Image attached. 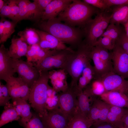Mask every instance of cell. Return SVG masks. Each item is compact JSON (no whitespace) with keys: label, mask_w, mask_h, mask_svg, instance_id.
<instances>
[{"label":"cell","mask_w":128,"mask_h":128,"mask_svg":"<svg viewBox=\"0 0 128 128\" xmlns=\"http://www.w3.org/2000/svg\"><path fill=\"white\" fill-rule=\"evenodd\" d=\"M38 26L42 31L54 36L64 44L77 48L82 41V30L62 22L57 17L41 21Z\"/></svg>","instance_id":"obj_1"},{"label":"cell","mask_w":128,"mask_h":128,"mask_svg":"<svg viewBox=\"0 0 128 128\" xmlns=\"http://www.w3.org/2000/svg\"><path fill=\"white\" fill-rule=\"evenodd\" d=\"M99 12L98 9L79 0H73L71 3L57 17L72 26L83 27L95 14Z\"/></svg>","instance_id":"obj_2"},{"label":"cell","mask_w":128,"mask_h":128,"mask_svg":"<svg viewBox=\"0 0 128 128\" xmlns=\"http://www.w3.org/2000/svg\"><path fill=\"white\" fill-rule=\"evenodd\" d=\"M83 41L78 46L76 50L71 52L64 69L71 78L70 85L78 88L79 78L85 67L91 60L92 48Z\"/></svg>","instance_id":"obj_3"},{"label":"cell","mask_w":128,"mask_h":128,"mask_svg":"<svg viewBox=\"0 0 128 128\" xmlns=\"http://www.w3.org/2000/svg\"><path fill=\"white\" fill-rule=\"evenodd\" d=\"M40 72L39 78L30 88L28 100L32 107L42 117L47 112L46 103L49 76V71Z\"/></svg>","instance_id":"obj_4"},{"label":"cell","mask_w":128,"mask_h":128,"mask_svg":"<svg viewBox=\"0 0 128 128\" xmlns=\"http://www.w3.org/2000/svg\"><path fill=\"white\" fill-rule=\"evenodd\" d=\"M111 14L106 11H99L95 18L89 21L82 29L85 38L83 41L93 47L97 39L101 36L110 23Z\"/></svg>","instance_id":"obj_5"},{"label":"cell","mask_w":128,"mask_h":128,"mask_svg":"<svg viewBox=\"0 0 128 128\" xmlns=\"http://www.w3.org/2000/svg\"><path fill=\"white\" fill-rule=\"evenodd\" d=\"M78 92V88L70 85L58 96V107L70 119L77 112Z\"/></svg>","instance_id":"obj_6"},{"label":"cell","mask_w":128,"mask_h":128,"mask_svg":"<svg viewBox=\"0 0 128 128\" xmlns=\"http://www.w3.org/2000/svg\"><path fill=\"white\" fill-rule=\"evenodd\" d=\"M74 50H57L45 58L41 62L34 65L40 71H49L55 69H64L71 53Z\"/></svg>","instance_id":"obj_7"},{"label":"cell","mask_w":128,"mask_h":128,"mask_svg":"<svg viewBox=\"0 0 128 128\" xmlns=\"http://www.w3.org/2000/svg\"><path fill=\"white\" fill-rule=\"evenodd\" d=\"M13 67L18 77L22 78L30 88L40 76V71L32 62L20 59H13Z\"/></svg>","instance_id":"obj_8"},{"label":"cell","mask_w":128,"mask_h":128,"mask_svg":"<svg viewBox=\"0 0 128 128\" xmlns=\"http://www.w3.org/2000/svg\"><path fill=\"white\" fill-rule=\"evenodd\" d=\"M41 117L46 128H67L70 119L58 107L47 111Z\"/></svg>","instance_id":"obj_9"},{"label":"cell","mask_w":128,"mask_h":128,"mask_svg":"<svg viewBox=\"0 0 128 128\" xmlns=\"http://www.w3.org/2000/svg\"><path fill=\"white\" fill-rule=\"evenodd\" d=\"M99 79L106 92L117 91L126 95L128 91V80L113 71L104 74Z\"/></svg>","instance_id":"obj_10"},{"label":"cell","mask_w":128,"mask_h":128,"mask_svg":"<svg viewBox=\"0 0 128 128\" xmlns=\"http://www.w3.org/2000/svg\"><path fill=\"white\" fill-rule=\"evenodd\" d=\"M111 53L114 72L125 78H128V54L116 44Z\"/></svg>","instance_id":"obj_11"},{"label":"cell","mask_w":128,"mask_h":128,"mask_svg":"<svg viewBox=\"0 0 128 128\" xmlns=\"http://www.w3.org/2000/svg\"><path fill=\"white\" fill-rule=\"evenodd\" d=\"M10 96L13 100L21 98L26 101L28 100L30 88L21 78L13 76L6 82Z\"/></svg>","instance_id":"obj_12"},{"label":"cell","mask_w":128,"mask_h":128,"mask_svg":"<svg viewBox=\"0 0 128 128\" xmlns=\"http://www.w3.org/2000/svg\"><path fill=\"white\" fill-rule=\"evenodd\" d=\"M111 106L100 98H96L92 104L87 117L91 125L106 122Z\"/></svg>","instance_id":"obj_13"},{"label":"cell","mask_w":128,"mask_h":128,"mask_svg":"<svg viewBox=\"0 0 128 128\" xmlns=\"http://www.w3.org/2000/svg\"><path fill=\"white\" fill-rule=\"evenodd\" d=\"M19 8V21L23 20L39 21L43 13L33 2L28 0H17Z\"/></svg>","instance_id":"obj_14"},{"label":"cell","mask_w":128,"mask_h":128,"mask_svg":"<svg viewBox=\"0 0 128 128\" xmlns=\"http://www.w3.org/2000/svg\"><path fill=\"white\" fill-rule=\"evenodd\" d=\"M13 59L10 56L9 49L3 43L0 47V79L6 82L15 73L13 67Z\"/></svg>","instance_id":"obj_15"},{"label":"cell","mask_w":128,"mask_h":128,"mask_svg":"<svg viewBox=\"0 0 128 128\" xmlns=\"http://www.w3.org/2000/svg\"><path fill=\"white\" fill-rule=\"evenodd\" d=\"M36 31L40 39L38 44L41 48L47 50H73L52 35L42 30Z\"/></svg>","instance_id":"obj_16"},{"label":"cell","mask_w":128,"mask_h":128,"mask_svg":"<svg viewBox=\"0 0 128 128\" xmlns=\"http://www.w3.org/2000/svg\"><path fill=\"white\" fill-rule=\"evenodd\" d=\"M73 0H52L43 12L41 20H46L57 17L71 3Z\"/></svg>","instance_id":"obj_17"},{"label":"cell","mask_w":128,"mask_h":128,"mask_svg":"<svg viewBox=\"0 0 128 128\" xmlns=\"http://www.w3.org/2000/svg\"><path fill=\"white\" fill-rule=\"evenodd\" d=\"M96 98L91 94L86 87L83 90L78 91L77 112L87 118L92 104Z\"/></svg>","instance_id":"obj_18"},{"label":"cell","mask_w":128,"mask_h":128,"mask_svg":"<svg viewBox=\"0 0 128 128\" xmlns=\"http://www.w3.org/2000/svg\"><path fill=\"white\" fill-rule=\"evenodd\" d=\"M99 97L111 105L128 108V97L123 93L117 91H107Z\"/></svg>","instance_id":"obj_19"},{"label":"cell","mask_w":128,"mask_h":128,"mask_svg":"<svg viewBox=\"0 0 128 128\" xmlns=\"http://www.w3.org/2000/svg\"><path fill=\"white\" fill-rule=\"evenodd\" d=\"M57 50H47L41 48L38 44L29 45L26 54L27 61L37 64Z\"/></svg>","instance_id":"obj_20"},{"label":"cell","mask_w":128,"mask_h":128,"mask_svg":"<svg viewBox=\"0 0 128 128\" xmlns=\"http://www.w3.org/2000/svg\"><path fill=\"white\" fill-rule=\"evenodd\" d=\"M91 56L94 63L96 79H100L104 74L113 71V67L108 65L101 59L97 48L95 46L92 48Z\"/></svg>","instance_id":"obj_21"},{"label":"cell","mask_w":128,"mask_h":128,"mask_svg":"<svg viewBox=\"0 0 128 128\" xmlns=\"http://www.w3.org/2000/svg\"><path fill=\"white\" fill-rule=\"evenodd\" d=\"M12 101V104L20 117V123L23 127L29 121L32 116L30 105L27 101L21 98H18Z\"/></svg>","instance_id":"obj_22"},{"label":"cell","mask_w":128,"mask_h":128,"mask_svg":"<svg viewBox=\"0 0 128 128\" xmlns=\"http://www.w3.org/2000/svg\"><path fill=\"white\" fill-rule=\"evenodd\" d=\"M29 46L22 38L14 37L8 49L9 54L13 59H20L22 57L25 56Z\"/></svg>","instance_id":"obj_23"},{"label":"cell","mask_w":128,"mask_h":128,"mask_svg":"<svg viewBox=\"0 0 128 128\" xmlns=\"http://www.w3.org/2000/svg\"><path fill=\"white\" fill-rule=\"evenodd\" d=\"M126 109L111 105L107 118L106 122L118 128L123 126L122 118Z\"/></svg>","instance_id":"obj_24"},{"label":"cell","mask_w":128,"mask_h":128,"mask_svg":"<svg viewBox=\"0 0 128 128\" xmlns=\"http://www.w3.org/2000/svg\"><path fill=\"white\" fill-rule=\"evenodd\" d=\"M128 21V5L116 6L111 14L110 23L123 24Z\"/></svg>","instance_id":"obj_25"},{"label":"cell","mask_w":128,"mask_h":128,"mask_svg":"<svg viewBox=\"0 0 128 128\" xmlns=\"http://www.w3.org/2000/svg\"><path fill=\"white\" fill-rule=\"evenodd\" d=\"M20 119L13 104L9 102L4 106V109L0 115V127L10 122L18 120Z\"/></svg>","instance_id":"obj_26"},{"label":"cell","mask_w":128,"mask_h":128,"mask_svg":"<svg viewBox=\"0 0 128 128\" xmlns=\"http://www.w3.org/2000/svg\"><path fill=\"white\" fill-rule=\"evenodd\" d=\"M91 125L87 118L77 112L70 119L67 128H90Z\"/></svg>","instance_id":"obj_27"},{"label":"cell","mask_w":128,"mask_h":128,"mask_svg":"<svg viewBox=\"0 0 128 128\" xmlns=\"http://www.w3.org/2000/svg\"><path fill=\"white\" fill-rule=\"evenodd\" d=\"M18 35L29 45L38 44L40 40L36 29L32 28H26L23 31H19Z\"/></svg>","instance_id":"obj_28"},{"label":"cell","mask_w":128,"mask_h":128,"mask_svg":"<svg viewBox=\"0 0 128 128\" xmlns=\"http://www.w3.org/2000/svg\"><path fill=\"white\" fill-rule=\"evenodd\" d=\"M91 94L97 97L106 92L104 86L99 79H94L86 87Z\"/></svg>","instance_id":"obj_29"},{"label":"cell","mask_w":128,"mask_h":128,"mask_svg":"<svg viewBox=\"0 0 128 128\" xmlns=\"http://www.w3.org/2000/svg\"><path fill=\"white\" fill-rule=\"evenodd\" d=\"M122 32L119 25L110 23L101 37H109L113 43L115 45L117 40Z\"/></svg>","instance_id":"obj_30"},{"label":"cell","mask_w":128,"mask_h":128,"mask_svg":"<svg viewBox=\"0 0 128 128\" xmlns=\"http://www.w3.org/2000/svg\"><path fill=\"white\" fill-rule=\"evenodd\" d=\"M56 92L53 87L49 86L46 103V107L47 111L58 107V96H55Z\"/></svg>","instance_id":"obj_31"},{"label":"cell","mask_w":128,"mask_h":128,"mask_svg":"<svg viewBox=\"0 0 128 128\" xmlns=\"http://www.w3.org/2000/svg\"><path fill=\"white\" fill-rule=\"evenodd\" d=\"M4 30L3 37L0 40V43L6 42L15 31V28L17 23L5 20H4Z\"/></svg>","instance_id":"obj_32"},{"label":"cell","mask_w":128,"mask_h":128,"mask_svg":"<svg viewBox=\"0 0 128 128\" xmlns=\"http://www.w3.org/2000/svg\"><path fill=\"white\" fill-rule=\"evenodd\" d=\"M23 127L24 128H46L41 117L36 113H32L31 118Z\"/></svg>","instance_id":"obj_33"},{"label":"cell","mask_w":128,"mask_h":128,"mask_svg":"<svg viewBox=\"0 0 128 128\" xmlns=\"http://www.w3.org/2000/svg\"><path fill=\"white\" fill-rule=\"evenodd\" d=\"M11 99L6 85L0 82V106H5L9 103Z\"/></svg>","instance_id":"obj_34"},{"label":"cell","mask_w":128,"mask_h":128,"mask_svg":"<svg viewBox=\"0 0 128 128\" xmlns=\"http://www.w3.org/2000/svg\"><path fill=\"white\" fill-rule=\"evenodd\" d=\"M95 46L97 48L101 59L108 65L113 67L111 52H109L108 50L100 46Z\"/></svg>","instance_id":"obj_35"},{"label":"cell","mask_w":128,"mask_h":128,"mask_svg":"<svg viewBox=\"0 0 128 128\" xmlns=\"http://www.w3.org/2000/svg\"><path fill=\"white\" fill-rule=\"evenodd\" d=\"M10 7L11 13V19L13 21L18 23L19 19V8L17 0H10L7 1Z\"/></svg>","instance_id":"obj_36"},{"label":"cell","mask_w":128,"mask_h":128,"mask_svg":"<svg viewBox=\"0 0 128 128\" xmlns=\"http://www.w3.org/2000/svg\"><path fill=\"white\" fill-rule=\"evenodd\" d=\"M100 46L108 50H112L115 45L109 37H101L97 39L94 46Z\"/></svg>","instance_id":"obj_37"},{"label":"cell","mask_w":128,"mask_h":128,"mask_svg":"<svg viewBox=\"0 0 128 128\" xmlns=\"http://www.w3.org/2000/svg\"><path fill=\"white\" fill-rule=\"evenodd\" d=\"M66 73L65 70L63 69L50 70L49 71V79L51 81L57 79L66 81Z\"/></svg>","instance_id":"obj_38"},{"label":"cell","mask_w":128,"mask_h":128,"mask_svg":"<svg viewBox=\"0 0 128 128\" xmlns=\"http://www.w3.org/2000/svg\"><path fill=\"white\" fill-rule=\"evenodd\" d=\"M81 75L86 78L89 84L92 80L96 78L93 66L91 63L88 64L83 70Z\"/></svg>","instance_id":"obj_39"},{"label":"cell","mask_w":128,"mask_h":128,"mask_svg":"<svg viewBox=\"0 0 128 128\" xmlns=\"http://www.w3.org/2000/svg\"><path fill=\"white\" fill-rule=\"evenodd\" d=\"M53 88L56 92L66 91L68 87L66 81L57 79L51 81Z\"/></svg>","instance_id":"obj_40"},{"label":"cell","mask_w":128,"mask_h":128,"mask_svg":"<svg viewBox=\"0 0 128 128\" xmlns=\"http://www.w3.org/2000/svg\"><path fill=\"white\" fill-rule=\"evenodd\" d=\"M115 44L119 45L128 54V37L125 33L122 31Z\"/></svg>","instance_id":"obj_41"},{"label":"cell","mask_w":128,"mask_h":128,"mask_svg":"<svg viewBox=\"0 0 128 128\" xmlns=\"http://www.w3.org/2000/svg\"><path fill=\"white\" fill-rule=\"evenodd\" d=\"M83 1L97 9H100L102 11H104L109 8L103 0H83Z\"/></svg>","instance_id":"obj_42"},{"label":"cell","mask_w":128,"mask_h":128,"mask_svg":"<svg viewBox=\"0 0 128 128\" xmlns=\"http://www.w3.org/2000/svg\"><path fill=\"white\" fill-rule=\"evenodd\" d=\"M108 8L113 6L128 5V0H103Z\"/></svg>","instance_id":"obj_43"},{"label":"cell","mask_w":128,"mask_h":128,"mask_svg":"<svg viewBox=\"0 0 128 128\" xmlns=\"http://www.w3.org/2000/svg\"><path fill=\"white\" fill-rule=\"evenodd\" d=\"M0 15L1 18L7 17L11 18V13L10 7L7 2L5 3L2 8L0 10Z\"/></svg>","instance_id":"obj_44"},{"label":"cell","mask_w":128,"mask_h":128,"mask_svg":"<svg viewBox=\"0 0 128 128\" xmlns=\"http://www.w3.org/2000/svg\"><path fill=\"white\" fill-rule=\"evenodd\" d=\"M52 0H33L39 9L43 12L46 7Z\"/></svg>","instance_id":"obj_45"},{"label":"cell","mask_w":128,"mask_h":128,"mask_svg":"<svg viewBox=\"0 0 128 128\" xmlns=\"http://www.w3.org/2000/svg\"><path fill=\"white\" fill-rule=\"evenodd\" d=\"M90 128H118L107 122L92 124Z\"/></svg>","instance_id":"obj_46"},{"label":"cell","mask_w":128,"mask_h":128,"mask_svg":"<svg viewBox=\"0 0 128 128\" xmlns=\"http://www.w3.org/2000/svg\"><path fill=\"white\" fill-rule=\"evenodd\" d=\"M89 84L86 78L83 76L81 75L79 77L78 83V90H83Z\"/></svg>","instance_id":"obj_47"},{"label":"cell","mask_w":128,"mask_h":128,"mask_svg":"<svg viewBox=\"0 0 128 128\" xmlns=\"http://www.w3.org/2000/svg\"><path fill=\"white\" fill-rule=\"evenodd\" d=\"M4 18H1L0 21V40L2 38L4 34Z\"/></svg>","instance_id":"obj_48"},{"label":"cell","mask_w":128,"mask_h":128,"mask_svg":"<svg viewBox=\"0 0 128 128\" xmlns=\"http://www.w3.org/2000/svg\"><path fill=\"white\" fill-rule=\"evenodd\" d=\"M123 25L126 31V34L128 37V21Z\"/></svg>","instance_id":"obj_49"},{"label":"cell","mask_w":128,"mask_h":128,"mask_svg":"<svg viewBox=\"0 0 128 128\" xmlns=\"http://www.w3.org/2000/svg\"><path fill=\"white\" fill-rule=\"evenodd\" d=\"M4 1L2 0H0V10L2 8L4 5Z\"/></svg>","instance_id":"obj_50"},{"label":"cell","mask_w":128,"mask_h":128,"mask_svg":"<svg viewBox=\"0 0 128 128\" xmlns=\"http://www.w3.org/2000/svg\"><path fill=\"white\" fill-rule=\"evenodd\" d=\"M126 95L128 97V91L126 94Z\"/></svg>","instance_id":"obj_51"},{"label":"cell","mask_w":128,"mask_h":128,"mask_svg":"<svg viewBox=\"0 0 128 128\" xmlns=\"http://www.w3.org/2000/svg\"><path fill=\"white\" fill-rule=\"evenodd\" d=\"M120 128H126L124 127L123 126V127H122Z\"/></svg>","instance_id":"obj_52"},{"label":"cell","mask_w":128,"mask_h":128,"mask_svg":"<svg viewBox=\"0 0 128 128\" xmlns=\"http://www.w3.org/2000/svg\"></svg>","instance_id":"obj_53"}]
</instances>
